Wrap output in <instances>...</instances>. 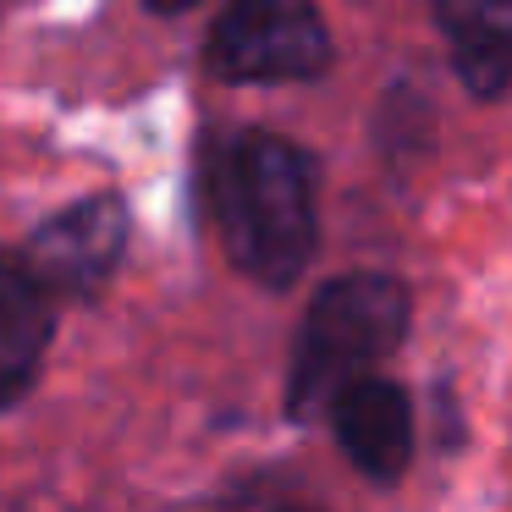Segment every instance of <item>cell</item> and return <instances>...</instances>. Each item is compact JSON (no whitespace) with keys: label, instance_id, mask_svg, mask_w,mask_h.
I'll return each mask as SVG.
<instances>
[{"label":"cell","instance_id":"obj_1","mask_svg":"<svg viewBox=\"0 0 512 512\" xmlns=\"http://www.w3.org/2000/svg\"><path fill=\"white\" fill-rule=\"evenodd\" d=\"M215 221L226 254L259 287H292L314 259V171L303 149L248 133L215 160Z\"/></svg>","mask_w":512,"mask_h":512},{"label":"cell","instance_id":"obj_2","mask_svg":"<svg viewBox=\"0 0 512 512\" xmlns=\"http://www.w3.org/2000/svg\"><path fill=\"white\" fill-rule=\"evenodd\" d=\"M408 331V292L402 281L358 270V276H336L320 287V298L303 314L298 358H292V386L287 408L314 413L331 408L353 380H364Z\"/></svg>","mask_w":512,"mask_h":512},{"label":"cell","instance_id":"obj_3","mask_svg":"<svg viewBox=\"0 0 512 512\" xmlns=\"http://www.w3.org/2000/svg\"><path fill=\"white\" fill-rule=\"evenodd\" d=\"M210 67L232 83H303L331 67V34L309 0H232L210 34Z\"/></svg>","mask_w":512,"mask_h":512},{"label":"cell","instance_id":"obj_4","mask_svg":"<svg viewBox=\"0 0 512 512\" xmlns=\"http://www.w3.org/2000/svg\"><path fill=\"white\" fill-rule=\"evenodd\" d=\"M122 243H127V210L122 199L100 193V199H83L72 210L50 215L28 243L23 265L45 281V292H89L116 270Z\"/></svg>","mask_w":512,"mask_h":512},{"label":"cell","instance_id":"obj_5","mask_svg":"<svg viewBox=\"0 0 512 512\" xmlns=\"http://www.w3.org/2000/svg\"><path fill=\"white\" fill-rule=\"evenodd\" d=\"M331 424H336V441L342 452L353 457L358 474L380 479H402V468L413 463V408H408V391L391 386L380 375H364L331 402Z\"/></svg>","mask_w":512,"mask_h":512},{"label":"cell","instance_id":"obj_6","mask_svg":"<svg viewBox=\"0 0 512 512\" xmlns=\"http://www.w3.org/2000/svg\"><path fill=\"white\" fill-rule=\"evenodd\" d=\"M50 342V292L28 265L0 254V408L23 397Z\"/></svg>","mask_w":512,"mask_h":512},{"label":"cell","instance_id":"obj_7","mask_svg":"<svg viewBox=\"0 0 512 512\" xmlns=\"http://www.w3.org/2000/svg\"><path fill=\"white\" fill-rule=\"evenodd\" d=\"M452 67L474 94L512 89V0H441Z\"/></svg>","mask_w":512,"mask_h":512},{"label":"cell","instance_id":"obj_8","mask_svg":"<svg viewBox=\"0 0 512 512\" xmlns=\"http://www.w3.org/2000/svg\"><path fill=\"white\" fill-rule=\"evenodd\" d=\"M149 12H188V6H199V0H144Z\"/></svg>","mask_w":512,"mask_h":512}]
</instances>
